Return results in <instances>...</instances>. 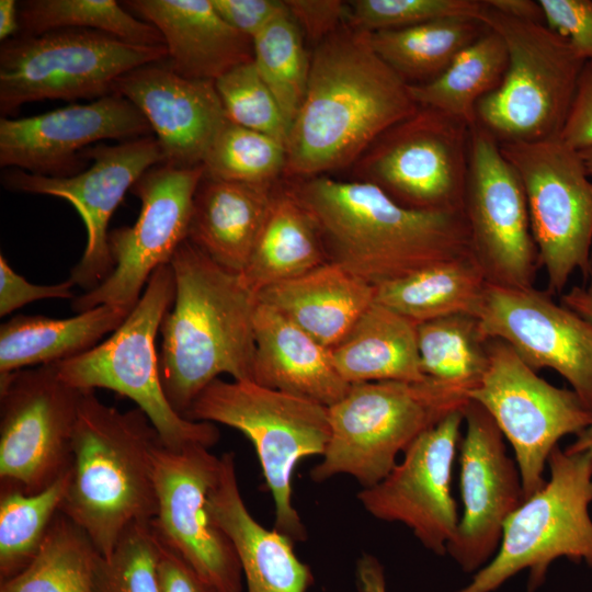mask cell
Masks as SVG:
<instances>
[{
    "mask_svg": "<svg viewBox=\"0 0 592 592\" xmlns=\"http://www.w3.org/2000/svg\"><path fill=\"white\" fill-rule=\"evenodd\" d=\"M75 283L68 278L58 284L37 285L27 282L16 273L0 255V316L10 312L36 300L48 298H75L72 287Z\"/></svg>",
    "mask_w": 592,
    "mask_h": 592,
    "instance_id": "obj_46",
    "label": "cell"
},
{
    "mask_svg": "<svg viewBox=\"0 0 592 592\" xmlns=\"http://www.w3.org/2000/svg\"><path fill=\"white\" fill-rule=\"evenodd\" d=\"M152 136L141 112L111 93L86 104H70L38 115L0 118V167L53 178L87 168L84 150L104 139Z\"/></svg>",
    "mask_w": 592,
    "mask_h": 592,
    "instance_id": "obj_21",
    "label": "cell"
},
{
    "mask_svg": "<svg viewBox=\"0 0 592 592\" xmlns=\"http://www.w3.org/2000/svg\"><path fill=\"white\" fill-rule=\"evenodd\" d=\"M561 304L592 322V280L588 287H573L561 296Z\"/></svg>",
    "mask_w": 592,
    "mask_h": 592,
    "instance_id": "obj_52",
    "label": "cell"
},
{
    "mask_svg": "<svg viewBox=\"0 0 592 592\" xmlns=\"http://www.w3.org/2000/svg\"><path fill=\"white\" fill-rule=\"evenodd\" d=\"M470 389L429 377L421 382L353 384L329 408L330 439L310 470L315 482L349 475L363 488L382 481L399 453L449 413L469 403Z\"/></svg>",
    "mask_w": 592,
    "mask_h": 592,
    "instance_id": "obj_5",
    "label": "cell"
},
{
    "mask_svg": "<svg viewBox=\"0 0 592 592\" xmlns=\"http://www.w3.org/2000/svg\"><path fill=\"white\" fill-rule=\"evenodd\" d=\"M417 323L374 301L349 333L330 349L333 364L349 384L421 382Z\"/></svg>",
    "mask_w": 592,
    "mask_h": 592,
    "instance_id": "obj_29",
    "label": "cell"
},
{
    "mask_svg": "<svg viewBox=\"0 0 592 592\" xmlns=\"http://www.w3.org/2000/svg\"><path fill=\"white\" fill-rule=\"evenodd\" d=\"M20 32L34 36L58 29H88L140 46L164 45L160 32L114 0H24L18 2Z\"/></svg>",
    "mask_w": 592,
    "mask_h": 592,
    "instance_id": "obj_38",
    "label": "cell"
},
{
    "mask_svg": "<svg viewBox=\"0 0 592 592\" xmlns=\"http://www.w3.org/2000/svg\"><path fill=\"white\" fill-rule=\"evenodd\" d=\"M550 295L488 284L476 317L489 339L504 341L535 372L565 377L592 411V322Z\"/></svg>",
    "mask_w": 592,
    "mask_h": 592,
    "instance_id": "obj_20",
    "label": "cell"
},
{
    "mask_svg": "<svg viewBox=\"0 0 592 592\" xmlns=\"http://www.w3.org/2000/svg\"><path fill=\"white\" fill-rule=\"evenodd\" d=\"M589 174L592 177V147L580 151Z\"/></svg>",
    "mask_w": 592,
    "mask_h": 592,
    "instance_id": "obj_55",
    "label": "cell"
},
{
    "mask_svg": "<svg viewBox=\"0 0 592 592\" xmlns=\"http://www.w3.org/2000/svg\"><path fill=\"white\" fill-rule=\"evenodd\" d=\"M355 577L358 592H387L384 568L371 554L358 558Z\"/></svg>",
    "mask_w": 592,
    "mask_h": 592,
    "instance_id": "obj_50",
    "label": "cell"
},
{
    "mask_svg": "<svg viewBox=\"0 0 592 592\" xmlns=\"http://www.w3.org/2000/svg\"><path fill=\"white\" fill-rule=\"evenodd\" d=\"M151 522L132 524L109 556H98L94 592H161V542Z\"/></svg>",
    "mask_w": 592,
    "mask_h": 592,
    "instance_id": "obj_41",
    "label": "cell"
},
{
    "mask_svg": "<svg viewBox=\"0 0 592 592\" xmlns=\"http://www.w3.org/2000/svg\"><path fill=\"white\" fill-rule=\"evenodd\" d=\"M483 7V0H353L346 24L373 33L453 16L479 20Z\"/></svg>",
    "mask_w": 592,
    "mask_h": 592,
    "instance_id": "obj_43",
    "label": "cell"
},
{
    "mask_svg": "<svg viewBox=\"0 0 592 592\" xmlns=\"http://www.w3.org/2000/svg\"><path fill=\"white\" fill-rule=\"evenodd\" d=\"M220 457L203 445L155 454L157 513L151 524L161 543L221 592L242 591L236 549L208 510Z\"/></svg>",
    "mask_w": 592,
    "mask_h": 592,
    "instance_id": "obj_17",
    "label": "cell"
},
{
    "mask_svg": "<svg viewBox=\"0 0 592 592\" xmlns=\"http://www.w3.org/2000/svg\"><path fill=\"white\" fill-rule=\"evenodd\" d=\"M112 93L132 102L148 121L164 163L192 168L203 160L228 121L215 81L178 75L167 58L115 80Z\"/></svg>",
    "mask_w": 592,
    "mask_h": 592,
    "instance_id": "obj_23",
    "label": "cell"
},
{
    "mask_svg": "<svg viewBox=\"0 0 592 592\" xmlns=\"http://www.w3.org/2000/svg\"><path fill=\"white\" fill-rule=\"evenodd\" d=\"M167 57L166 45H134L88 29L16 35L0 46V113L13 116L44 100L103 98L122 75Z\"/></svg>",
    "mask_w": 592,
    "mask_h": 592,
    "instance_id": "obj_10",
    "label": "cell"
},
{
    "mask_svg": "<svg viewBox=\"0 0 592 592\" xmlns=\"http://www.w3.org/2000/svg\"><path fill=\"white\" fill-rule=\"evenodd\" d=\"M20 32L19 10L15 0L0 1V39L5 42Z\"/></svg>",
    "mask_w": 592,
    "mask_h": 592,
    "instance_id": "obj_53",
    "label": "cell"
},
{
    "mask_svg": "<svg viewBox=\"0 0 592 592\" xmlns=\"http://www.w3.org/2000/svg\"><path fill=\"white\" fill-rule=\"evenodd\" d=\"M459 451L463 515L446 554L465 572L481 569L496 555L505 521L525 500L517 465L490 414L470 400Z\"/></svg>",
    "mask_w": 592,
    "mask_h": 592,
    "instance_id": "obj_22",
    "label": "cell"
},
{
    "mask_svg": "<svg viewBox=\"0 0 592 592\" xmlns=\"http://www.w3.org/2000/svg\"><path fill=\"white\" fill-rule=\"evenodd\" d=\"M210 2L225 22L251 39L275 19L288 12L285 0H210Z\"/></svg>",
    "mask_w": 592,
    "mask_h": 592,
    "instance_id": "obj_47",
    "label": "cell"
},
{
    "mask_svg": "<svg viewBox=\"0 0 592 592\" xmlns=\"http://www.w3.org/2000/svg\"><path fill=\"white\" fill-rule=\"evenodd\" d=\"M470 125L441 111L418 110L383 133L356 161L360 180L400 205L426 212H463Z\"/></svg>",
    "mask_w": 592,
    "mask_h": 592,
    "instance_id": "obj_12",
    "label": "cell"
},
{
    "mask_svg": "<svg viewBox=\"0 0 592 592\" xmlns=\"http://www.w3.org/2000/svg\"><path fill=\"white\" fill-rule=\"evenodd\" d=\"M215 87L230 122L286 145L288 126L253 60L224 73Z\"/></svg>",
    "mask_w": 592,
    "mask_h": 592,
    "instance_id": "obj_42",
    "label": "cell"
},
{
    "mask_svg": "<svg viewBox=\"0 0 592 592\" xmlns=\"http://www.w3.org/2000/svg\"><path fill=\"white\" fill-rule=\"evenodd\" d=\"M285 164L284 144L229 119L202 163L206 178L258 185L275 184Z\"/></svg>",
    "mask_w": 592,
    "mask_h": 592,
    "instance_id": "obj_40",
    "label": "cell"
},
{
    "mask_svg": "<svg viewBox=\"0 0 592 592\" xmlns=\"http://www.w3.org/2000/svg\"><path fill=\"white\" fill-rule=\"evenodd\" d=\"M488 27L471 18H444L414 26L368 33L376 54L408 84L429 82Z\"/></svg>",
    "mask_w": 592,
    "mask_h": 592,
    "instance_id": "obj_33",
    "label": "cell"
},
{
    "mask_svg": "<svg viewBox=\"0 0 592 592\" xmlns=\"http://www.w3.org/2000/svg\"><path fill=\"white\" fill-rule=\"evenodd\" d=\"M420 364L432 379L474 389L489 360L490 339L475 315L456 314L417 326Z\"/></svg>",
    "mask_w": 592,
    "mask_h": 592,
    "instance_id": "obj_36",
    "label": "cell"
},
{
    "mask_svg": "<svg viewBox=\"0 0 592 592\" xmlns=\"http://www.w3.org/2000/svg\"><path fill=\"white\" fill-rule=\"evenodd\" d=\"M185 419L220 423L249 439L273 498V528L295 544L305 542L307 531L293 504V475L300 460L325 454L329 408L251 380L217 378L193 401Z\"/></svg>",
    "mask_w": 592,
    "mask_h": 592,
    "instance_id": "obj_6",
    "label": "cell"
},
{
    "mask_svg": "<svg viewBox=\"0 0 592 592\" xmlns=\"http://www.w3.org/2000/svg\"><path fill=\"white\" fill-rule=\"evenodd\" d=\"M328 261L309 213L287 186H275L249 261L239 274L244 286L258 295Z\"/></svg>",
    "mask_w": 592,
    "mask_h": 592,
    "instance_id": "obj_31",
    "label": "cell"
},
{
    "mask_svg": "<svg viewBox=\"0 0 592 592\" xmlns=\"http://www.w3.org/2000/svg\"><path fill=\"white\" fill-rule=\"evenodd\" d=\"M175 295L173 270L159 266L139 300L110 338L75 357L55 364L58 376L80 390L105 388L133 400L143 410L164 446L212 447L219 431L212 422L183 418L162 388L156 337Z\"/></svg>",
    "mask_w": 592,
    "mask_h": 592,
    "instance_id": "obj_7",
    "label": "cell"
},
{
    "mask_svg": "<svg viewBox=\"0 0 592 592\" xmlns=\"http://www.w3.org/2000/svg\"><path fill=\"white\" fill-rule=\"evenodd\" d=\"M418 107L409 84L373 49L368 33L344 24L310 56L283 174L297 180L348 167Z\"/></svg>",
    "mask_w": 592,
    "mask_h": 592,
    "instance_id": "obj_1",
    "label": "cell"
},
{
    "mask_svg": "<svg viewBox=\"0 0 592 592\" xmlns=\"http://www.w3.org/2000/svg\"><path fill=\"white\" fill-rule=\"evenodd\" d=\"M560 138L579 151L592 147V60L583 65Z\"/></svg>",
    "mask_w": 592,
    "mask_h": 592,
    "instance_id": "obj_48",
    "label": "cell"
},
{
    "mask_svg": "<svg viewBox=\"0 0 592 592\" xmlns=\"http://www.w3.org/2000/svg\"><path fill=\"white\" fill-rule=\"evenodd\" d=\"M547 464L549 479L508 517L496 555L458 592H492L524 569L532 592L559 557L592 566V458L556 446Z\"/></svg>",
    "mask_w": 592,
    "mask_h": 592,
    "instance_id": "obj_9",
    "label": "cell"
},
{
    "mask_svg": "<svg viewBox=\"0 0 592 592\" xmlns=\"http://www.w3.org/2000/svg\"><path fill=\"white\" fill-rule=\"evenodd\" d=\"M84 391L55 364L0 374V487L35 493L70 470Z\"/></svg>",
    "mask_w": 592,
    "mask_h": 592,
    "instance_id": "obj_14",
    "label": "cell"
},
{
    "mask_svg": "<svg viewBox=\"0 0 592 592\" xmlns=\"http://www.w3.org/2000/svg\"><path fill=\"white\" fill-rule=\"evenodd\" d=\"M510 442L525 499L546 482L545 466L558 441L578 435L592 422V411L573 390L540 378L502 340L490 339L487 368L469 391Z\"/></svg>",
    "mask_w": 592,
    "mask_h": 592,
    "instance_id": "obj_13",
    "label": "cell"
},
{
    "mask_svg": "<svg viewBox=\"0 0 592 592\" xmlns=\"http://www.w3.org/2000/svg\"><path fill=\"white\" fill-rule=\"evenodd\" d=\"M252 382L330 407L350 386L337 371L330 349L274 307L258 299Z\"/></svg>",
    "mask_w": 592,
    "mask_h": 592,
    "instance_id": "obj_26",
    "label": "cell"
},
{
    "mask_svg": "<svg viewBox=\"0 0 592 592\" xmlns=\"http://www.w3.org/2000/svg\"><path fill=\"white\" fill-rule=\"evenodd\" d=\"M70 470L46 489L25 493L0 487V582L25 570L60 512Z\"/></svg>",
    "mask_w": 592,
    "mask_h": 592,
    "instance_id": "obj_37",
    "label": "cell"
},
{
    "mask_svg": "<svg viewBox=\"0 0 592 592\" xmlns=\"http://www.w3.org/2000/svg\"><path fill=\"white\" fill-rule=\"evenodd\" d=\"M286 186L314 219L328 260L374 287L471 253L464 212L408 208L363 180L317 175Z\"/></svg>",
    "mask_w": 592,
    "mask_h": 592,
    "instance_id": "obj_2",
    "label": "cell"
},
{
    "mask_svg": "<svg viewBox=\"0 0 592 592\" xmlns=\"http://www.w3.org/2000/svg\"><path fill=\"white\" fill-rule=\"evenodd\" d=\"M207 504L236 549L248 592H308L315 581L311 568L297 557L289 537L267 530L249 512L232 452L220 456L219 476Z\"/></svg>",
    "mask_w": 592,
    "mask_h": 592,
    "instance_id": "obj_25",
    "label": "cell"
},
{
    "mask_svg": "<svg viewBox=\"0 0 592 592\" xmlns=\"http://www.w3.org/2000/svg\"><path fill=\"white\" fill-rule=\"evenodd\" d=\"M485 3L492 10L509 18L545 24L543 11L538 1L485 0Z\"/></svg>",
    "mask_w": 592,
    "mask_h": 592,
    "instance_id": "obj_51",
    "label": "cell"
},
{
    "mask_svg": "<svg viewBox=\"0 0 592 592\" xmlns=\"http://www.w3.org/2000/svg\"><path fill=\"white\" fill-rule=\"evenodd\" d=\"M275 184H247L203 175L193 197L187 237L223 269L240 274L251 255Z\"/></svg>",
    "mask_w": 592,
    "mask_h": 592,
    "instance_id": "obj_27",
    "label": "cell"
},
{
    "mask_svg": "<svg viewBox=\"0 0 592 592\" xmlns=\"http://www.w3.org/2000/svg\"><path fill=\"white\" fill-rule=\"evenodd\" d=\"M99 551L87 534L59 512L32 563L0 582V592H94Z\"/></svg>",
    "mask_w": 592,
    "mask_h": 592,
    "instance_id": "obj_35",
    "label": "cell"
},
{
    "mask_svg": "<svg viewBox=\"0 0 592 592\" xmlns=\"http://www.w3.org/2000/svg\"><path fill=\"white\" fill-rule=\"evenodd\" d=\"M506 67L505 44L488 29L439 77L409 84V91L419 106L441 111L473 126L478 102L500 86Z\"/></svg>",
    "mask_w": 592,
    "mask_h": 592,
    "instance_id": "obj_34",
    "label": "cell"
},
{
    "mask_svg": "<svg viewBox=\"0 0 592 592\" xmlns=\"http://www.w3.org/2000/svg\"><path fill=\"white\" fill-rule=\"evenodd\" d=\"M304 37L316 45L346 24L348 2L339 0H285Z\"/></svg>",
    "mask_w": 592,
    "mask_h": 592,
    "instance_id": "obj_45",
    "label": "cell"
},
{
    "mask_svg": "<svg viewBox=\"0 0 592 592\" xmlns=\"http://www.w3.org/2000/svg\"><path fill=\"white\" fill-rule=\"evenodd\" d=\"M463 212L471 254L488 284L534 287L540 264L522 181L498 139L477 122L470 127Z\"/></svg>",
    "mask_w": 592,
    "mask_h": 592,
    "instance_id": "obj_16",
    "label": "cell"
},
{
    "mask_svg": "<svg viewBox=\"0 0 592 592\" xmlns=\"http://www.w3.org/2000/svg\"><path fill=\"white\" fill-rule=\"evenodd\" d=\"M483 4L479 20L503 39L508 67L500 86L478 102L477 123L499 143L560 136L585 60L545 24Z\"/></svg>",
    "mask_w": 592,
    "mask_h": 592,
    "instance_id": "obj_8",
    "label": "cell"
},
{
    "mask_svg": "<svg viewBox=\"0 0 592 592\" xmlns=\"http://www.w3.org/2000/svg\"><path fill=\"white\" fill-rule=\"evenodd\" d=\"M488 282L471 253L433 263L375 287V301L419 325L476 311Z\"/></svg>",
    "mask_w": 592,
    "mask_h": 592,
    "instance_id": "obj_32",
    "label": "cell"
},
{
    "mask_svg": "<svg viewBox=\"0 0 592 592\" xmlns=\"http://www.w3.org/2000/svg\"><path fill=\"white\" fill-rule=\"evenodd\" d=\"M170 265L175 295L160 332L163 391L185 418L197 396L221 374L253 379V316L258 296L229 272L185 240Z\"/></svg>",
    "mask_w": 592,
    "mask_h": 592,
    "instance_id": "obj_3",
    "label": "cell"
},
{
    "mask_svg": "<svg viewBox=\"0 0 592 592\" xmlns=\"http://www.w3.org/2000/svg\"><path fill=\"white\" fill-rule=\"evenodd\" d=\"M253 62L274 95L288 130L303 103L310 70L304 35L289 12L252 38Z\"/></svg>",
    "mask_w": 592,
    "mask_h": 592,
    "instance_id": "obj_39",
    "label": "cell"
},
{
    "mask_svg": "<svg viewBox=\"0 0 592 592\" xmlns=\"http://www.w3.org/2000/svg\"><path fill=\"white\" fill-rule=\"evenodd\" d=\"M158 571L161 592H221L162 543Z\"/></svg>",
    "mask_w": 592,
    "mask_h": 592,
    "instance_id": "obj_49",
    "label": "cell"
},
{
    "mask_svg": "<svg viewBox=\"0 0 592 592\" xmlns=\"http://www.w3.org/2000/svg\"><path fill=\"white\" fill-rule=\"evenodd\" d=\"M545 25L565 38L585 61L592 60V1L538 0Z\"/></svg>",
    "mask_w": 592,
    "mask_h": 592,
    "instance_id": "obj_44",
    "label": "cell"
},
{
    "mask_svg": "<svg viewBox=\"0 0 592 592\" xmlns=\"http://www.w3.org/2000/svg\"><path fill=\"white\" fill-rule=\"evenodd\" d=\"M130 311L104 304L65 319L16 315L0 327V374L84 353L115 331Z\"/></svg>",
    "mask_w": 592,
    "mask_h": 592,
    "instance_id": "obj_30",
    "label": "cell"
},
{
    "mask_svg": "<svg viewBox=\"0 0 592 592\" xmlns=\"http://www.w3.org/2000/svg\"><path fill=\"white\" fill-rule=\"evenodd\" d=\"M121 4L161 34L178 75L216 81L253 60L252 39L231 27L210 0H125Z\"/></svg>",
    "mask_w": 592,
    "mask_h": 592,
    "instance_id": "obj_24",
    "label": "cell"
},
{
    "mask_svg": "<svg viewBox=\"0 0 592 592\" xmlns=\"http://www.w3.org/2000/svg\"><path fill=\"white\" fill-rule=\"evenodd\" d=\"M92 164L64 178L36 175L20 169L1 174L2 185L13 192L52 195L69 202L87 230V244L69 278L86 289L103 282L114 267L109 248V221L127 191L151 167L164 163L155 136L96 144L84 150Z\"/></svg>",
    "mask_w": 592,
    "mask_h": 592,
    "instance_id": "obj_18",
    "label": "cell"
},
{
    "mask_svg": "<svg viewBox=\"0 0 592 592\" xmlns=\"http://www.w3.org/2000/svg\"><path fill=\"white\" fill-rule=\"evenodd\" d=\"M463 421L464 409L446 415L407 447L382 481L357 493L372 516L402 523L436 555L446 554L459 523L451 481Z\"/></svg>",
    "mask_w": 592,
    "mask_h": 592,
    "instance_id": "obj_19",
    "label": "cell"
},
{
    "mask_svg": "<svg viewBox=\"0 0 592 592\" xmlns=\"http://www.w3.org/2000/svg\"><path fill=\"white\" fill-rule=\"evenodd\" d=\"M499 145L522 181L548 292L560 293L576 270L592 272V177L560 136Z\"/></svg>",
    "mask_w": 592,
    "mask_h": 592,
    "instance_id": "obj_11",
    "label": "cell"
},
{
    "mask_svg": "<svg viewBox=\"0 0 592 592\" xmlns=\"http://www.w3.org/2000/svg\"><path fill=\"white\" fill-rule=\"evenodd\" d=\"M569 453H583L592 458V422L565 448Z\"/></svg>",
    "mask_w": 592,
    "mask_h": 592,
    "instance_id": "obj_54",
    "label": "cell"
},
{
    "mask_svg": "<svg viewBox=\"0 0 592 592\" xmlns=\"http://www.w3.org/2000/svg\"><path fill=\"white\" fill-rule=\"evenodd\" d=\"M257 296L331 349L375 301V287L328 261L305 274L272 285Z\"/></svg>",
    "mask_w": 592,
    "mask_h": 592,
    "instance_id": "obj_28",
    "label": "cell"
},
{
    "mask_svg": "<svg viewBox=\"0 0 592 592\" xmlns=\"http://www.w3.org/2000/svg\"><path fill=\"white\" fill-rule=\"evenodd\" d=\"M203 175L202 164L159 163L135 182L130 192L141 204L138 218L133 226L110 231L114 267L98 286L72 299L75 312L104 304L127 310L135 307L153 272L169 264L186 240L193 197Z\"/></svg>",
    "mask_w": 592,
    "mask_h": 592,
    "instance_id": "obj_15",
    "label": "cell"
},
{
    "mask_svg": "<svg viewBox=\"0 0 592 592\" xmlns=\"http://www.w3.org/2000/svg\"><path fill=\"white\" fill-rule=\"evenodd\" d=\"M163 444L139 408L121 411L83 392L60 512L109 556L134 523L157 513L155 454Z\"/></svg>",
    "mask_w": 592,
    "mask_h": 592,
    "instance_id": "obj_4",
    "label": "cell"
}]
</instances>
